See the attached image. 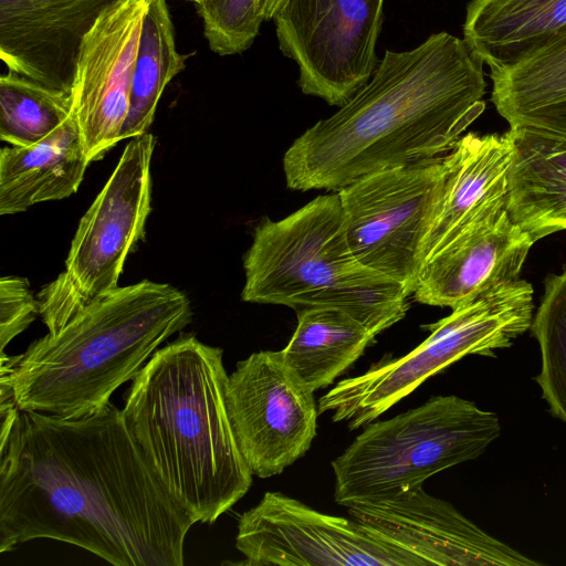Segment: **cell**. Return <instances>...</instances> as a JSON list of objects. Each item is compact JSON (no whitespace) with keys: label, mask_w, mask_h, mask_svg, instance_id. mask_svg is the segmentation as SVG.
I'll list each match as a JSON object with an SVG mask.
<instances>
[{"label":"cell","mask_w":566,"mask_h":566,"mask_svg":"<svg viewBox=\"0 0 566 566\" xmlns=\"http://www.w3.org/2000/svg\"><path fill=\"white\" fill-rule=\"evenodd\" d=\"M197 521L165 488L123 410H20L0 441V553L38 538L115 566H181Z\"/></svg>","instance_id":"1"},{"label":"cell","mask_w":566,"mask_h":566,"mask_svg":"<svg viewBox=\"0 0 566 566\" xmlns=\"http://www.w3.org/2000/svg\"><path fill=\"white\" fill-rule=\"evenodd\" d=\"M485 87L483 62L448 32L412 50H388L361 88L292 143L283 157L286 185L339 190L450 151L483 113Z\"/></svg>","instance_id":"2"},{"label":"cell","mask_w":566,"mask_h":566,"mask_svg":"<svg viewBox=\"0 0 566 566\" xmlns=\"http://www.w3.org/2000/svg\"><path fill=\"white\" fill-rule=\"evenodd\" d=\"M228 377L221 348L181 334L148 359L122 409L165 488L199 523H214L252 484L229 418Z\"/></svg>","instance_id":"3"},{"label":"cell","mask_w":566,"mask_h":566,"mask_svg":"<svg viewBox=\"0 0 566 566\" xmlns=\"http://www.w3.org/2000/svg\"><path fill=\"white\" fill-rule=\"evenodd\" d=\"M191 321L190 300L178 287L149 280L118 286L22 354L0 352V381L11 387L20 410L91 415Z\"/></svg>","instance_id":"4"},{"label":"cell","mask_w":566,"mask_h":566,"mask_svg":"<svg viewBox=\"0 0 566 566\" xmlns=\"http://www.w3.org/2000/svg\"><path fill=\"white\" fill-rule=\"evenodd\" d=\"M244 302L345 311L375 335L401 321L410 296L360 263L347 239L342 200L322 195L287 217L265 218L243 258Z\"/></svg>","instance_id":"5"},{"label":"cell","mask_w":566,"mask_h":566,"mask_svg":"<svg viewBox=\"0 0 566 566\" xmlns=\"http://www.w3.org/2000/svg\"><path fill=\"white\" fill-rule=\"evenodd\" d=\"M501 434L496 413L458 396H437L373 421L332 461L338 505L394 499L438 472L480 457Z\"/></svg>","instance_id":"6"},{"label":"cell","mask_w":566,"mask_h":566,"mask_svg":"<svg viewBox=\"0 0 566 566\" xmlns=\"http://www.w3.org/2000/svg\"><path fill=\"white\" fill-rule=\"evenodd\" d=\"M534 290L525 280L488 292L430 324V335L408 354L379 361L323 395L318 413L350 430L367 426L429 377L468 355L495 356L531 328Z\"/></svg>","instance_id":"7"},{"label":"cell","mask_w":566,"mask_h":566,"mask_svg":"<svg viewBox=\"0 0 566 566\" xmlns=\"http://www.w3.org/2000/svg\"><path fill=\"white\" fill-rule=\"evenodd\" d=\"M156 138H130L108 180L78 222L65 270L38 295L40 316L57 332L95 298L118 287L128 253L144 238L151 210Z\"/></svg>","instance_id":"8"},{"label":"cell","mask_w":566,"mask_h":566,"mask_svg":"<svg viewBox=\"0 0 566 566\" xmlns=\"http://www.w3.org/2000/svg\"><path fill=\"white\" fill-rule=\"evenodd\" d=\"M443 157L384 170L337 190L356 259L411 295L444 190Z\"/></svg>","instance_id":"9"},{"label":"cell","mask_w":566,"mask_h":566,"mask_svg":"<svg viewBox=\"0 0 566 566\" xmlns=\"http://www.w3.org/2000/svg\"><path fill=\"white\" fill-rule=\"evenodd\" d=\"M384 0H283L275 13L282 53L304 94L344 105L371 77Z\"/></svg>","instance_id":"10"},{"label":"cell","mask_w":566,"mask_h":566,"mask_svg":"<svg viewBox=\"0 0 566 566\" xmlns=\"http://www.w3.org/2000/svg\"><path fill=\"white\" fill-rule=\"evenodd\" d=\"M226 401L239 449L253 475H277L311 448L318 407L282 353L261 350L238 361Z\"/></svg>","instance_id":"11"},{"label":"cell","mask_w":566,"mask_h":566,"mask_svg":"<svg viewBox=\"0 0 566 566\" xmlns=\"http://www.w3.org/2000/svg\"><path fill=\"white\" fill-rule=\"evenodd\" d=\"M235 547L252 566H420L350 517L266 492L239 518Z\"/></svg>","instance_id":"12"},{"label":"cell","mask_w":566,"mask_h":566,"mask_svg":"<svg viewBox=\"0 0 566 566\" xmlns=\"http://www.w3.org/2000/svg\"><path fill=\"white\" fill-rule=\"evenodd\" d=\"M149 0H118L98 17L77 54L73 115L90 161L120 142Z\"/></svg>","instance_id":"13"},{"label":"cell","mask_w":566,"mask_h":566,"mask_svg":"<svg viewBox=\"0 0 566 566\" xmlns=\"http://www.w3.org/2000/svg\"><path fill=\"white\" fill-rule=\"evenodd\" d=\"M350 518L412 556L420 566H537L492 537L452 504L418 488L394 499L356 503Z\"/></svg>","instance_id":"14"},{"label":"cell","mask_w":566,"mask_h":566,"mask_svg":"<svg viewBox=\"0 0 566 566\" xmlns=\"http://www.w3.org/2000/svg\"><path fill=\"white\" fill-rule=\"evenodd\" d=\"M118 0H0V57L8 71L71 92L81 43Z\"/></svg>","instance_id":"15"},{"label":"cell","mask_w":566,"mask_h":566,"mask_svg":"<svg viewBox=\"0 0 566 566\" xmlns=\"http://www.w3.org/2000/svg\"><path fill=\"white\" fill-rule=\"evenodd\" d=\"M534 243L504 210L431 255L422 266L413 298L454 310L511 284L520 280Z\"/></svg>","instance_id":"16"},{"label":"cell","mask_w":566,"mask_h":566,"mask_svg":"<svg viewBox=\"0 0 566 566\" xmlns=\"http://www.w3.org/2000/svg\"><path fill=\"white\" fill-rule=\"evenodd\" d=\"M511 159L509 132L459 138L443 157L446 185L424 244V263L462 233L506 210Z\"/></svg>","instance_id":"17"},{"label":"cell","mask_w":566,"mask_h":566,"mask_svg":"<svg viewBox=\"0 0 566 566\" xmlns=\"http://www.w3.org/2000/svg\"><path fill=\"white\" fill-rule=\"evenodd\" d=\"M506 210L536 242L566 230V139L510 128Z\"/></svg>","instance_id":"18"},{"label":"cell","mask_w":566,"mask_h":566,"mask_svg":"<svg viewBox=\"0 0 566 566\" xmlns=\"http://www.w3.org/2000/svg\"><path fill=\"white\" fill-rule=\"evenodd\" d=\"M490 71L491 101L510 128L566 139V32Z\"/></svg>","instance_id":"19"},{"label":"cell","mask_w":566,"mask_h":566,"mask_svg":"<svg viewBox=\"0 0 566 566\" xmlns=\"http://www.w3.org/2000/svg\"><path fill=\"white\" fill-rule=\"evenodd\" d=\"M72 115L45 139L32 146L0 150V214L73 195L90 165Z\"/></svg>","instance_id":"20"},{"label":"cell","mask_w":566,"mask_h":566,"mask_svg":"<svg viewBox=\"0 0 566 566\" xmlns=\"http://www.w3.org/2000/svg\"><path fill=\"white\" fill-rule=\"evenodd\" d=\"M566 32V0H471L463 40L490 70Z\"/></svg>","instance_id":"21"},{"label":"cell","mask_w":566,"mask_h":566,"mask_svg":"<svg viewBox=\"0 0 566 566\" xmlns=\"http://www.w3.org/2000/svg\"><path fill=\"white\" fill-rule=\"evenodd\" d=\"M296 314V328L281 353L286 366L314 392L344 374L377 336L338 308H304Z\"/></svg>","instance_id":"22"},{"label":"cell","mask_w":566,"mask_h":566,"mask_svg":"<svg viewBox=\"0 0 566 566\" xmlns=\"http://www.w3.org/2000/svg\"><path fill=\"white\" fill-rule=\"evenodd\" d=\"M188 55L177 50L167 0H149L134 67L129 112L120 140L148 132L161 94L186 66Z\"/></svg>","instance_id":"23"},{"label":"cell","mask_w":566,"mask_h":566,"mask_svg":"<svg viewBox=\"0 0 566 566\" xmlns=\"http://www.w3.org/2000/svg\"><path fill=\"white\" fill-rule=\"evenodd\" d=\"M73 115L71 92L12 71L0 77V138L11 146L45 139Z\"/></svg>","instance_id":"24"},{"label":"cell","mask_w":566,"mask_h":566,"mask_svg":"<svg viewBox=\"0 0 566 566\" xmlns=\"http://www.w3.org/2000/svg\"><path fill=\"white\" fill-rule=\"evenodd\" d=\"M531 331L542 356L535 380L552 415L566 422V269L546 279Z\"/></svg>","instance_id":"25"},{"label":"cell","mask_w":566,"mask_h":566,"mask_svg":"<svg viewBox=\"0 0 566 566\" xmlns=\"http://www.w3.org/2000/svg\"><path fill=\"white\" fill-rule=\"evenodd\" d=\"M197 7L210 50L222 56L249 49L263 22L260 0H203Z\"/></svg>","instance_id":"26"},{"label":"cell","mask_w":566,"mask_h":566,"mask_svg":"<svg viewBox=\"0 0 566 566\" xmlns=\"http://www.w3.org/2000/svg\"><path fill=\"white\" fill-rule=\"evenodd\" d=\"M40 315L39 301L28 280L19 276L0 279V345L6 346L24 332Z\"/></svg>","instance_id":"27"},{"label":"cell","mask_w":566,"mask_h":566,"mask_svg":"<svg viewBox=\"0 0 566 566\" xmlns=\"http://www.w3.org/2000/svg\"><path fill=\"white\" fill-rule=\"evenodd\" d=\"M283 0H260V14L263 21L273 20Z\"/></svg>","instance_id":"28"},{"label":"cell","mask_w":566,"mask_h":566,"mask_svg":"<svg viewBox=\"0 0 566 566\" xmlns=\"http://www.w3.org/2000/svg\"><path fill=\"white\" fill-rule=\"evenodd\" d=\"M188 1H192V2H195V3H197V4H198V3H200V2H201V1H203V0H188Z\"/></svg>","instance_id":"29"}]
</instances>
